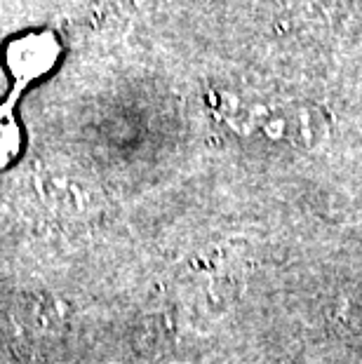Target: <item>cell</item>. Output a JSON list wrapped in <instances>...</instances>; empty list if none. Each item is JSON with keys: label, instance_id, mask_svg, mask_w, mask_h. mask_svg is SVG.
Instances as JSON below:
<instances>
[{"label": "cell", "instance_id": "cell-1", "mask_svg": "<svg viewBox=\"0 0 362 364\" xmlns=\"http://www.w3.org/2000/svg\"><path fill=\"white\" fill-rule=\"evenodd\" d=\"M64 54L61 38L52 28H26L7 38L3 45V66L12 82L10 97L19 99L31 85L55 71Z\"/></svg>", "mask_w": 362, "mask_h": 364}, {"label": "cell", "instance_id": "cell-2", "mask_svg": "<svg viewBox=\"0 0 362 364\" xmlns=\"http://www.w3.org/2000/svg\"><path fill=\"white\" fill-rule=\"evenodd\" d=\"M14 104L17 99L10 95L0 104V169L10 167L24 151V129L14 113Z\"/></svg>", "mask_w": 362, "mask_h": 364}]
</instances>
